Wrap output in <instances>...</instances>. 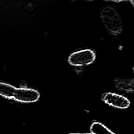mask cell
<instances>
[{
    "label": "cell",
    "instance_id": "9c48e42d",
    "mask_svg": "<svg viewBox=\"0 0 134 134\" xmlns=\"http://www.w3.org/2000/svg\"><path fill=\"white\" fill-rule=\"evenodd\" d=\"M133 72H134V66L133 67Z\"/></svg>",
    "mask_w": 134,
    "mask_h": 134
},
{
    "label": "cell",
    "instance_id": "52a82bcc",
    "mask_svg": "<svg viewBox=\"0 0 134 134\" xmlns=\"http://www.w3.org/2000/svg\"><path fill=\"white\" fill-rule=\"evenodd\" d=\"M69 134H93L91 132V133H71Z\"/></svg>",
    "mask_w": 134,
    "mask_h": 134
},
{
    "label": "cell",
    "instance_id": "3957f363",
    "mask_svg": "<svg viewBox=\"0 0 134 134\" xmlns=\"http://www.w3.org/2000/svg\"><path fill=\"white\" fill-rule=\"evenodd\" d=\"M95 52L89 49H83L71 53L68 58L69 63L74 66H83L92 64L95 60Z\"/></svg>",
    "mask_w": 134,
    "mask_h": 134
},
{
    "label": "cell",
    "instance_id": "7a4b0ae2",
    "mask_svg": "<svg viewBox=\"0 0 134 134\" xmlns=\"http://www.w3.org/2000/svg\"><path fill=\"white\" fill-rule=\"evenodd\" d=\"M102 22L107 31L113 35L120 34L122 30V21L116 9L110 6L103 7L100 12Z\"/></svg>",
    "mask_w": 134,
    "mask_h": 134
},
{
    "label": "cell",
    "instance_id": "277c9868",
    "mask_svg": "<svg viewBox=\"0 0 134 134\" xmlns=\"http://www.w3.org/2000/svg\"><path fill=\"white\" fill-rule=\"evenodd\" d=\"M102 100L106 104L120 109H126L129 107L130 100L125 96L111 92H106L102 96Z\"/></svg>",
    "mask_w": 134,
    "mask_h": 134
},
{
    "label": "cell",
    "instance_id": "8992f818",
    "mask_svg": "<svg viewBox=\"0 0 134 134\" xmlns=\"http://www.w3.org/2000/svg\"><path fill=\"white\" fill-rule=\"evenodd\" d=\"M91 132L93 134H115L107 127L99 122H94L90 127Z\"/></svg>",
    "mask_w": 134,
    "mask_h": 134
},
{
    "label": "cell",
    "instance_id": "ba28073f",
    "mask_svg": "<svg viewBox=\"0 0 134 134\" xmlns=\"http://www.w3.org/2000/svg\"><path fill=\"white\" fill-rule=\"evenodd\" d=\"M130 3L132 4V5L134 7V1H130Z\"/></svg>",
    "mask_w": 134,
    "mask_h": 134
},
{
    "label": "cell",
    "instance_id": "5b68a950",
    "mask_svg": "<svg viewBox=\"0 0 134 134\" xmlns=\"http://www.w3.org/2000/svg\"><path fill=\"white\" fill-rule=\"evenodd\" d=\"M114 83L119 91L134 94V77H116Z\"/></svg>",
    "mask_w": 134,
    "mask_h": 134
},
{
    "label": "cell",
    "instance_id": "6da1fadb",
    "mask_svg": "<svg viewBox=\"0 0 134 134\" xmlns=\"http://www.w3.org/2000/svg\"><path fill=\"white\" fill-rule=\"evenodd\" d=\"M0 96L23 103H32L38 100L39 92L34 89L16 87L8 83L0 82Z\"/></svg>",
    "mask_w": 134,
    "mask_h": 134
}]
</instances>
